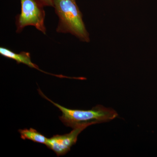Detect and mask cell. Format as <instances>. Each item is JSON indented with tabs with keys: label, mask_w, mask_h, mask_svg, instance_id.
Returning <instances> with one entry per match:
<instances>
[{
	"label": "cell",
	"mask_w": 157,
	"mask_h": 157,
	"mask_svg": "<svg viewBox=\"0 0 157 157\" xmlns=\"http://www.w3.org/2000/svg\"><path fill=\"white\" fill-rule=\"evenodd\" d=\"M21 13L15 17L16 33H20L26 27L32 26L46 34L44 7L37 0H20Z\"/></svg>",
	"instance_id": "3957f363"
},
{
	"label": "cell",
	"mask_w": 157,
	"mask_h": 157,
	"mask_svg": "<svg viewBox=\"0 0 157 157\" xmlns=\"http://www.w3.org/2000/svg\"><path fill=\"white\" fill-rule=\"evenodd\" d=\"M52 5L59 18L57 33L70 34L82 42H89V33L76 0H53Z\"/></svg>",
	"instance_id": "6da1fadb"
},
{
	"label": "cell",
	"mask_w": 157,
	"mask_h": 157,
	"mask_svg": "<svg viewBox=\"0 0 157 157\" xmlns=\"http://www.w3.org/2000/svg\"><path fill=\"white\" fill-rule=\"evenodd\" d=\"M18 132L21 135V137L23 140H30L36 143L45 144L47 143L48 138L42 135L36 130L31 128L30 129H20Z\"/></svg>",
	"instance_id": "8992f818"
},
{
	"label": "cell",
	"mask_w": 157,
	"mask_h": 157,
	"mask_svg": "<svg viewBox=\"0 0 157 157\" xmlns=\"http://www.w3.org/2000/svg\"><path fill=\"white\" fill-rule=\"evenodd\" d=\"M39 94L52 103L62 113L60 120L66 126L75 128L77 127L87 125L107 122L114 119L118 116L115 110L111 108H107L101 105L93 107L90 110L70 109L55 103L44 94L40 89L38 90Z\"/></svg>",
	"instance_id": "7a4b0ae2"
},
{
	"label": "cell",
	"mask_w": 157,
	"mask_h": 157,
	"mask_svg": "<svg viewBox=\"0 0 157 157\" xmlns=\"http://www.w3.org/2000/svg\"><path fill=\"white\" fill-rule=\"evenodd\" d=\"M40 3L42 6L45 7H52V1L53 0H37Z\"/></svg>",
	"instance_id": "52a82bcc"
},
{
	"label": "cell",
	"mask_w": 157,
	"mask_h": 157,
	"mask_svg": "<svg viewBox=\"0 0 157 157\" xmlns=\"http://www.w3.org/2000/svg\"><path fill=\"white\" fill-rule=\"evenodd\" d=\"M88 125L81 126L73 128L68 134L55 135L48 138L45 145L56 153L57 156H63L70 151L71 147L76 144L78 135Z\"/></svg>",
	"instance_id": "277c9868"
},
{
	"label": "cell",
	"mask_w": 157,
	"mask_h": 157,
	"mask_svg": "<svg viewBox=\"0 0 157 157\" xmlns=\"http://www.w3.org/2000/svg\"><path fill=\"white\" fill-rule=\"evenodd\" d=\"M0 54L2 56L5 57L6 58L11 59L15 61L17 64L22 63L27 65L31 68L36 69L39 71L46 73V74L52 75V76L58 77L59 78H64V76L62 75H54L45 72L43 70L39 69L37 65L35 64L32 62L31 59L30 53L27 52H21L20 53H15L11 49L6 48V47H0Z\"/></svg>",
	"instance_id": "5b68a950"
}]
</instances>
